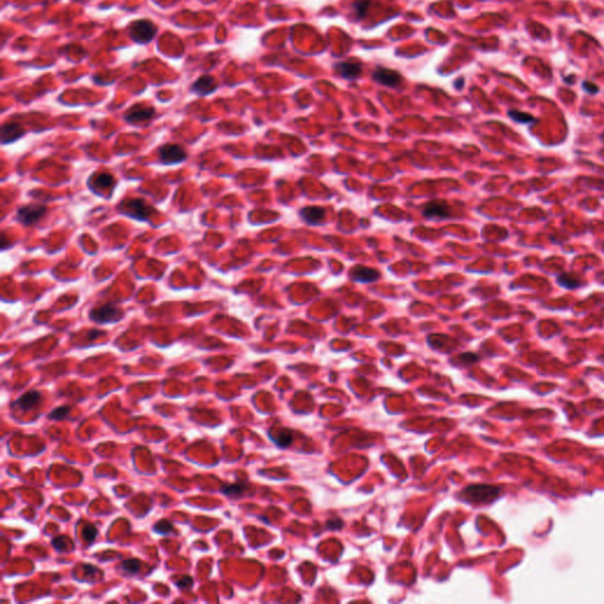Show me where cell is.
Returning <instances> with one entry per match:
<instances>
[{"label": "cell", "instance_id": "1", "mask_svg": "<svg viewBox=\"0 0 604 604\" xmlns=\"http://www.w3.org/2000/svg\"><path fill=\"white\" fill-rule=\"evenodd\" d=\"M129 36L136 44H148L154 40L158 32V27L149 19H138L130 24Z\"/></svg>", "mask_w": 604, "mask_h": 604}, {"label": "cell", "instance_id": "2", "mask_svg": "<svg viewBox=\"0 0 604 604\" xmlns=\"http://www.w3.org/2000/svg\"><path fill=\"white\" fill-rule=\"evenodd\" d=\"M122 214L128 215V216L135 218L140 221H148L151 216V213L154 211V208L150 206L147 201L142 199H132L124 201L121 203Z\"/></svg>", "mask_w": 604, "mask_h": 604}, {"label": "cell", "instance_id": "3", "mask_svg": "<svg viewBox=\"0 0 604 604\" xmlns=\"http://www.w3.org/2000/svg\"><path fill=\"white\" fill-rule=\"evenodd\" d=\"M123 310L112 303H105L91 309L90 319L97 323H112L122 320Z\"/></svg>", "mask_w": 604, "mask_h": 604}, {"label": "cell", "instance_id": "4", "mask_svg": "<svg viewBox=\"0 0 604 604\" xmlns=\"http://www.w3.org/2000/svg\"><path fill=\"white\" fill-rule=\"evenodd\" d=\"M499 492V489L494 486L473 485L465 489L462 494L466 500L472 501V503H489V501H492Z\"/></svg>", "mask_w": 604, "mask_h": 604}, {"label": "cell", "instance_id": "5", "mask_svg": "<svg viewBox=\"0 0 604 604\" xmlns=\"http://www.w3.org/2000/svg\"><path fill=\"white\" fill-rule=\"evenodd\" d=\"M160 161L164 165H172L182 163L187 160L188 154L181 146L174 143H167L162 146L158 150Z\"/></svg>", "mask_w": 604, "mask_h": 604}, {"label": "cell", "instance_id": "6", "mask_svg": "<svg viewBox=\"0 0 604 604\" xmlns=\"http://www.w3.org/2000/svg\"><path fill=\"white\" fill-rule=\"evenodd\" d=\"M45 214H47V207L43 204L31 203L19 208L17 211V218L23 224L32 225L39 221Z\"/></svg>", "mask_w": 604, "mask_h": 604}, {"label": "cell", "instance_id": "7", "mask_svg": "<svg viewBox=\"0 0 604 604\" xmlns=\"http://www.w3.org/2000/svg\"><path fill=\"white\" fill-rule=\"evenodd\" d=\"M155 115H156V110L154 107H148L146 104L138 103L129 108L123 118L130 124H138V123L150 121Z\"/></svg>", "mask_w": 604, "mask_h": 604}, {"label": "cell", "instance_id": "8", "mask_svg": "<svg viewBox=\"0 0 604 604\" xmlns=\"http://www.w3.org/2000/svg\"><path fill=\"white\" fill-rule=\"evenodd\" d=\"M218 87L217 80L210 75H203L197 78L190 86V91L197 96H208L215 92Z\"/></svg>", "mask_w": 604, "mask_h": 604}, {"label": "cell", "instance_id": "9", "mask_svg": "<svg viewBox=\"0 0 604 604\" xmlns=\"http://www.w3.org/2000/svg\"><path fill=\"white\" fill-rule=\"evenodd\" d=\"M373 79L381 85L395 87L401 83L400 73L386 68H377L372 73Z\"/></svg>", "mask_w": 604, "mask_h": 604}, {"label": "cell", "instance_id": "10", "mask_svg": "<svg viewBox=\"0 0 604 604\" xmlns=\"http://www.w3.org/2000/svg\"><path fill=\"white\" fill-rule=\"evenodd\" d=\"M24 135H25V130H24V128L19 123H5V124H3L2 132H0L2 144L3 146H6V144L16 142V141H18L20 137H23Z\"/></svg>", "mask_w": 604, "mask_h": 604}, {"label": "cell", "instance_id": "11", "mask_svg": "<svg viewBox=\"0 0 604 604\" xmlns=\"http://www.w3.org/2000/svg\"><path fill=\"white\" fill-rule=\"evenodd\" d=\"M423 214L430 218H446L451 215V210L444 201H431L423 207Z\"/></svg>", "mask_w": 604, "mask_h": 604}, {"label": "cell", "instance_id": "12", "mask_svg": "<svg viewBox=\"0 0 604 604\" xmlns=\"http://www.w3.org/2000/svg\"><path fill=\"white\" fill-rule=\"evenodd\" d=\"M335 71H337L338 75L341 76L342 78L353 80L358 78V77L361 75L362 68L360 63L354 61H348L338 63V64L335 65Z\"/></svg>", "mask_w": 604, "mask_h": 604}, {"label": "cell", "instance_id": "13", "mask_svg": "<svg viewBox=\"0 0 604 604\" xmlns=\"http://www.w3.org/2000/svg\"><path fill=\"white\" fill-rule=\"evenodd\" d=\"M380 276V273L377 269L372 268L363 267V266H355L351 270V277L356 282H363V284H369V282L377 281Z\"/></svg>", "mask_w": 604, "mask_h": 604}, {"label": "cell", "instance_id": "14", "mask_svg": "<svg viewBox=\"0 0 604 604\" xmlns=\"http://www.w3.org/2000/svg\"><path fill=\"white\" fill-rule=\"evenodd\" d=\"M41 400V394L37 391H30L27 393L23 394L17 400L13 402V406L17 408L22 409V411H29L37 406Z\"/></svg>", "mask_w": 604, "mask_h": 604}, {"label": "cell", "instance_id": "15", "mask_svg": "<svg viewBox=\"0 0 604 604\" xmlns=\"http://www.w3.org/2000/svg\"><path fill=\"white\" fill-rule=\"evenodd\" d=\"M300 216L306 223L316 224L323 221L326 216V211L321 207H306L300 210Z\"/></svg>", "mask_w": 604, "mask_h": 604}, {"label": "cell", "instance_id": "16", "mask_svg": "<svg viewBox=\"0 0 604 604\" xmlns=\"http://www.w3.org/2000/svg\"><path fill=\"white\" fill-rule=\"evenodd\" d=\"M557 282L562 287L568 289H575L581 287L583 282L571 274H561L557 276Z\"/></svg>", "mask_w": 604, "mask_h": 604}, {"label": "cell", "instance_id": "17", "mask_svg": "<svg viewBox=\"0 0 604 604\" xmlns=\"http://www.w3.org/2000/svg\"><path fill=\"white\" fill-rule=\"evenodd\" d=\"M115 178L110 174H100L95 177V188L96 189H109L114 185Z\"/></svg>", "mask_w": 604, "mask_h": 604}, {"label": "cell", "instance_id": "18", "mask_svg": "<svg viewBox=\"0 0 604 604\" xmlns=\"http://www.w3.org/2000/svg\"><path fill=\"white\" fill-rule=\"evenodd\" d=\"M273 440L276 443L277 446L287 447L292 444L293 434L289 430H280L276 436L273 437Z\"/></svg>", "mask_w": 604, "mask_h": 604}, {"label": "cell", "instance_id": "19", "mask_svg": "<svg viewBox=\"0 0 604 604\" xmlns=\"http://www.w3.org/2000/svg\"><path fill=\"white\" fill-rule=\"evenodd\" d=\"M508 116H510V118L514 119L515 122L521 123V124H531V123L537 122V119L533 117V116L517 110L508 111Z\"/></svg>", "mask_w": 604, "mask_h": 604}, {"label": "cell", "instance_id": "20", "mask_svg": "<svg viewBox=\"0 0 604 604\" xmlns=\"http://www.w3.org/2000/svg\"><path fill=\"white\" fill-rule=\"evenodd\" d=\"M245 491L246 486L243 484H233V485H225L222 487V492L230 498L241 497L245 493Z\"/></svg>", "mask_w": 604, "mask_h": 604}, {"label": "cell", "instance_id": "21", "mask_svg": "<svg viewBox=\"0 0 604 604\" xmlns=\"http://www.w3.org/2000/svg\"><path fill=\"white\" fill-rule=\"evenodd\" d=\"M121 568H122V570L125 572V574L136 575L141 569V561L137 560V558H132V560H125L122 562Z\"/></svg>", "mask_w": 604, "mask_h": 604}, {"label": "cell", "instance_id": "22", "mask_svg": "<svg viewBox=\"0 0 604 604\" xmlns=\"http://www.w3.org/2000/svg\"><path fill=\"white\" fill-rule=\"evenodd\" d=\"M370 5L369 0H358L353 4V11L355 13L356 19H362L367 15L368 8Z\"/></svg>", "mask_w": 604, "mask_h": 604}, {"label": "cell", "instance_id": "23", "mask_svg": "<svg viewBox=\"0 0 604 604\" xmlns=\"http://www.w3.org/2000/svg\"><path fill=\"white\" fill-rule=\"evenodd\" d=\"M172 530H174V525H172L171 522L167 521V519H162V521L157 522L156 524L153 526V531L158 533V535H169Z\"/></svg>", "mask_w": 604, "mask_h": 604}, {"label": "cell", "instance_id": "24", "mask_svg": "<svg viewBox=\"0 0 604 604\" xmlns=\"http://www.w3.org/2000/svg\"><path fill=\"white\" fill-rule=\"evenodd\" d=\"M98 535V530L92 524H86L83 528V538L86 543H92Z\"/></svg>", "mask_w": 604, "mask_h": 604}, {"label": "cell", "instance_id": "25", "mask_svg": "<svg viewBox=\"0 0 604 604\" xmlns=\"http://www.w3.org/2000/svg\"><path fill=\"white\" fill-rule=\"evenodd\" d=\"M70 411H71V408L69 407V406H62V407H58L52 411L50 414H49V419L51 420H63L65 419L66 416L69 415Z\"/></svg>", "mask_w": 604, "mask_h": 604}, {"label": "cell", "instance_id": "26", "mask_svg": "<svg viewBox=\"0 0 604 604\" xmlns=\"http://www.w3.org/2000/svg\"><path fill=\"white\" fill-rule=\"evenodd\" d=\"M193 584H194V579L190 577V576H183V577L179 578L178 581H176V585L181 589H189V588H192Z\"/></svg>", "mask_w": 604, "mask_h": 604}, {"label": "cell", "instance_id": "27", "mask_svg": "<svg viewBox=\"0 0 604 604\" xmlns=\"http://www.w3.org/2000/svg\"><path fill=\"white\" fill-rule=\"evenodd\" d=\"M52 545L55 546V549L59 551V552H63V551L66 550V539L65 537H56V538L52 539Z\"/></svg>", "mask_w": 604, "mask_h": 604}, {"label": "cell", "instance_id": "28", "mask_svg": "<svg viewBox=\"0 0 604 604\" xmlns=\"http://www.w3.org/2000/svg\"><path fill=\"white\" fill-rule=\"evenodd\" d=\"M582 86H583V89H584L586 91V92L590 94V95H595V94L598 92V90H599L598 86H597L596 84H593L591 82H588V80L583 82Z\"/></svg>", "mask_w": 604, "mask_h": 604}, {"label": "cell", "instance_id": "29", "mask_svg": "<svg viewBox=\"0 0 604 604\" xmlns=\"http://www.w3.org/2000/svg\"><path fill=\"white\" fill-rule=\"evenodd\" d=\"M327 526H328V529H331V530L340 529L342 526V522L339 521V519H332V521L327 522Z\"/></svg>", "mask_w": 604, "mask_h": 604}, {"label": "cell", "instance_id": "30", "mask_svg": "<svg viewBox=\"0 0 604 604\" xmlns=\"http://www.w3.org/2000/svg\"><path fill=\"white\" fill-rule=\"evenodd\" d=\"M462 356H465L466 359L460 358V360H464V361L468 362V363H472V362H475V361H477V360H478V356L475 355V354H471V353H465V354H462Z\"/></svg>", "mask_w": 604, "mask_h": 604}, {"label": "cell", "instance_id": "31", "mask_svg": "<svg viewBox=\"0 0 604 604\" xmlns=\"http://www.w3.org/2000/svg\"><path fill=\"white\" fill-rule=\"evenodd\" d=\"M84 570H85L87 576H90L91 574H95V572L97 571V569L95 568V567H92V565L86 564V565H84Z\"/></svg>", "mask_w": 604, "mask_h": 604}, {"label": "cell", "instance_id": "32", "mask_svg": "<svg viewBox=\"0 0 604 604\" xmlns=\"http://www.w3.org/2000/svg\"><path fill=\"white\" fill-rule=\"evenodd\" d=\"M2 240H3V241H2L3 242L2 243V249L4 250V249H6V247H8V246H6V243H8V240H6V234H5V233H2Z\"/></svg>", "mask_w": 604, "mask_h": 604}]
</instances>
